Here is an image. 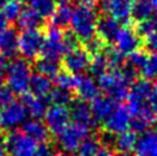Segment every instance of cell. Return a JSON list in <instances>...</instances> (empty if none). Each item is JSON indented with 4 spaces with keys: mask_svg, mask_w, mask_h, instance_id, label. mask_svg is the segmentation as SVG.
<instances>
[{
    "mask_svg": "<svg viewBox=\"0 0 157 156\" xmlns=\"http://www.w3.org/2000/svg\"><path fill=\"white\" fill-rule=\"evenodd\" d=\"M156 88H157V83H156Z\"/></svg>",
    "mask_w": 157,
    "mask_h": 156,
    "instance_id": "9f6ffc18",
    "label": "cell"
},
{
    "mask_svg": "<svg viewBox=\"0 0 157 156\" xmlns=\"http://www.w3.org/2000/svg\"><path fill=\"white\" fill-rule=\"evenodd\" d=\"M7 155V146H5V138L0 134V156Z\"/></svg>",
    "mask_w": 157,
    "mask_h": 156,
    "instance_id": "bcb514c9",
    "label": "cell"
},
{
    "mask_svg": "<svg viewBox=\"0 0 157 156\" xmlns=\"http://www.w3.org/2000/svg\"><path fill=\"white\" fill-rule=\"evenodd\" d=\"M78 81V74H71L68 72H60L56 76V85L63 88H68V90H75Z\"/></svg>",
    "mask_w": 157,
    "mask_h": 156,
    "instance_id": "e575fe53",
    "label": "cell"
},
{
    "mask_svg": "<svg viewBox=\"0 0 157 156\" xmlns=\"http://www.w3.org/2000/svg\"><path fill=\"white\" fill-rule=\"evenodd\" d=\"M90 72L91 74L95 77H100L103 76L106 70H108V61H106L105 57V53H104V49L100 53L94 55V57L91 59V64H90Z\"/></svg>",
    "mask_w": 157,
    "mask_h": 156,
    "instance_id": "d6a6232c",
    "label": "cell"
},
{
    "mask_svg": "<svg viewBox=\"0 0 157 156\" xmlns=\"http://www.w3.org/2000/svg\"><path fill=\"white\" fill-rule=\"evenodd\" d=\"M44 119L48 131L52 134H59L70 124L71 117L66 105H52L48 107Z\"/></svg>",
    "mask_w": 157,
    "mask_h": 156,
    "instance_id": "8fae6325",
    "label": "cell"
},
{
    "mask_svg": "<svg viewBox=\"0 0 157 156\" xmlns=\"http://www.w3.org/2000/svg\"><path fill=\"white\" fill-rule=\"evenodd\" d=\"M113 43L116 44L114 48L118 49L122 55H130L138 51L143 44V41L138 34L136 29L134 30L130 26H123L120 29Z\"/></svg>",
    "mask_w": 157,
    "mask_h": 156,
    "instance_id": "7c38bea8",
    "label": "cell"
},
{
    "mask_svg": "<svg viewBox=\"0 0 157 156\" xmlns=\"http://www.w3.org/2000/svg\"><path fill=\"white\" fill-rule=\"evenodd\" d=\"M47 99L53 105H68L73 100V94L68 88H63L57 86L56 88H52L51 92L48 94Z\"/></svg>",
    "mask_w": 157,
    "mask_h": 156,
    "instance_id": "f546056e",
    "label": "cell"
},
{
    "mask_svg": "<svg viewBox=\"0 0 157 156\" xmlns=\"http://www.w3.org/2000/svg\"><path fill=\"white\" fill-rule=\"evenodd\" d=\"M75 91L78 94V96H79V99L86 100V102H91V100L99 96L100 88L98 86V82H95L92 77L78 74Z\"/></svg>",
    "mask_w": 157,
    "mask_h": 156,
    "instance_id": "ffe728a7",
    "label": "cell"
},
{
    "mask_svg": "<svg viewBox=\"0 0 157 156\" xmlns=\"http://www.w3.org/2000/svg\"><path fill=\"white\" fill-rule=\"evenodd\" d=\"M24 133L33 138L35 142L46 143L49 138V131L44 122L39 119H31L24 122Z\"/></svg>",
    "mask_w": 157,
    "mask_h": 156,
    "instance_id": "cb8c5ba5",
    "label": "cell"
},
{
    "mask_svg": "<svg viewBox=\"0 0 157 156\" xmlns=\"http://www.w3.org/2000/svg\"><path fill=\"white\" fill-rule=\"evenodd\" d=\"M52 156H60V155H52Z\"/></svg>",
    "mask_w": 157,
    "mask_h": 156,
    "instance_id": "11a10c76",
    "label": "cell"
},
{
    "mask_svg": "<svg viewBox=\"0 0 157 156\" xmlns=\"http://www.w3.org/2000/svg\"><path fill=\"white\" fill-rule=\"evenodd\" d=\"M18 52V34L12 27L0 33V56L4 59L14 57Z\"/></svg>",
    "mask_w": 157,
    "mask_h": 156,
    "instance_id": "2e32d148",
    "label": "cell"
},
{
    "mask_svg": "<svg viewBox=\"0 0 157 156\" xmlns=\"http://www.w3.org/2000/svg\"><path fill=\"white\" fill-rule=\"evenodd\" d=\"M31 76V65L26 59H13L5 66V80L8 87L18 95L29 92Z\"/></svg>",
    "mask_w": 157,
    "mask_h": 156,
    "instance_id": "7a4b0ae2",
    "label": "cell"
},
{
    "mask_svg": "<svg viewBox=\"0 0 157 156\" xmlns=\"http://www.w3.org/2000/svg\"><path fill=\"white\" fill-rule=\"evenodd\" d=\"M22 104L25 105L27 113H30L33 119H39L44 117L48 109V99L42 96H35L31 92H26L22 95Z\"/></svg>",
    "mask_w": 157,
    "mask_h": 156,
    "instance_id": "e0dca14e",
    "label": "cell"
},
{
    "mask_svg": "<svg viewBox=\"0 0 157 156\" xmlns=\"http://www.w3.org/2000/svg\"><path fill=\"white\" fill-rule=\"evenodd\" d=\"M33 156H52V148L46 143H42L40 146H36V150Z\"/></svg>",
    "mask_w": 157,
    "mask_h": 156,
    "instance_id": "7bdbcfd3",
    "label": "cell"
},
{
    "mask_svg": "<svg viewBox=\"0 0 157 156\" xmlns=\"http://www.w3.org/2000/svg\"><path fill=\"white\" fill-rule=\"evenodd\" d=\"M55 2H59V3H61V4H68L70 0H55Z\"/></svg>",
    "mask_w": 157,
    "mask_h": 156,
    "instance_id": "f907efd6",
    "label": "cell"
},
{
    "mask_svg": "<svg viewBox=\"0 0 157 156\" xmlns=\"http://www.w3.org/2000/svg\"><path fill=\"white\" fill-rule=\"evenodd\" d=\"M64 68L68 73L81 74L90 68L91 64V55L85 48H74L64 56Z\"/></svg>",
    "mask_w": 157,
    "mask_h": 156,
    "instance_id": "4fadbf2b",
    "label": "cell"
},
{
    "mask_svg": "<svg viewBox=\"0 0 157 156\" xmlns=\"http://www.w3.org/2000/svg\"><path fill=\"white\" fill-rule=\"evenodd\" d=\"M136 31L139 35H143V37L149 34V33H157V14L147 21L140 22L136 27Z\"/></svg>",
    "mask_w": 157,
    "mask_h": 156,
    "instance_id": "f35d334b",
    "label": "cell"
},
{
    "mask_svg": "<svg viewBox=\"0 0 157 156\" xmlns=\"http://www.w3.org/2000/svg\"><path fill=\"white\" fill-rule=\"evenodd\" d=\"M153 92V86L148 80H139L134 81L131 87L128 88V105L127 108L130 111V115L134 116L139 112L145 105H148L149 98Z\"/></svg>",
    "mask_w": 157,
    "mask_h": 156,
    "instance_id": "5b68a950",
    "label": "cell"
},
{
    "mask_svg": "<svg viewBox=\"0 0 157 156\" xmlns=\"http://www.w3.org/2000/svg\"><path fill=\"white\" fill-rule=\"evenodd\" d=\"M0 126H2V124H0Z\"/></svg>",
    "mask_w": 157,
    "mask_h": 156,
    "instance_id": "6f0895ef",
    "label": "cell"
},
{
    "mask_svg": "<svg viewBox=\"0 0 157 156\" xmlns=\"http://www.w3.org/2000/svg\"><path fill=\"white\" fill-rule=\"evenodd\" d=\"M135 156H157V134L156 131H145L138 138L134 147Z\"/></svg>",
    "mask_w": 157,
    "mask_h": 156,
    "instance_id": "44dd1931",
    "label": "cell"
},
{
    "mask_svg": "<svg viewBox=\"0 0 157 156\" xmlns=\"http://www.w3.org/2000/svg\"><path fill=\"white\" fill-rule=\"evenodd\" d=\"M91 127L78 122H70L65 129L57 134V144L61 151L66 154L75 152L79 147L81 142L88 135V131Z\"/></svg>",
    "mask_w": 157,
    "mask_h": 156,
    "instance_id": "277c9868",
    "label": "cell"
},
{
    "mask_svg": "<svg viewBox=\"0 0 157 156\" xmlns=\"http://www.w3.org/2000/svg\"><path fill=\"white\" fill-rule=\"evenodd\" d=\"M95 156H114L113 154H112V151L109 148H106V147H104V148H100L99 151L96 152V155Z\"/></svg>",
    "mask_w": 157,
    "mask_h": 156,
    "instance_id": "c3c4849f",
    "label": "cell"
},
{
    "mask_svg": "<svg viewBox=\"0 0 157 156\" xmlns=\"http://www.w3.org/2000/svg\"><path fill=\"white\" fill-rule=\"evenodd\" d=\"M108 68L110 70H120L125 65V55H122L117 48H108L104 49Z\"/></svg>",
    "mask_w": 157,
    "mask_h": 156,
    "instance_id": "836d02e7",
    "label": "cell"
},
{
    "mask_svg": "<svg viewBox=\"0 0 157 156\" xmlns=\"http://www.w3.org/2000/svg\"><path fill=\"white\" fill-rule=\"evenodd\" d=\"M147 59H148V56H147V53L145 52H143V51H135V52H132V53H130L128 55V60H127V65H130L131 68H134L135 70H138L139 73L143 70V68H144V65H145V63H147Z\"/></svg>",
    "mask_w": 157,
    "mask_h": 156,
    "instance_id": "8d00e7d4",
    "label": "cell"
},
{
    "mask_svg": "<svg viewBox=\"0 0 157 156\" xmlns=\"http://www.w3.org/2000/svg\"><path fill=\"white\" fill-rule=\"evenodd\" d=\"M144 48L147 52L157 53V33H149L144 37Z\"/></svg>",
    "mask_w": 157,
    "mask_h": 156,
    "instance_id": "b9f144b4",
    "label": "cell"
},
{
    "mask_svg": "<svg viewBox=\"0 0 157 156\" xmlns=\"http://www.w3.org/2000/svg\"><path fill=\"white\" fill-rule=\"evenodd\" d=\"M118 156H131V155L130 154H120Z\"/></svg>",
    "mask_w": 157,
    "mask_h": 156,
    "instance_id": "f5cc1de1",
    "label": "cell"
},
{
    "mask_svg": "<svg viewBox=\"0 0 157 156\" xmlns=\"http://www.w3.org/2000/svg\"><path fill=\"white\" fill-rule=\"evenodd\" d=\"M22 10L21 3L17 0H7V3L3 5L2 12L5 16V18L8 21H16L18 18V16Z\"/></svg>",
    "mask_w": 157,
    "mask_h": 156,
    "instance_id": "d590c367",
    "label": "cell"
},
{
    "mask_svg": "<svg viewBox=\"0 0 157 156\" xmlns=\"http://www.w3.org/2000/svg\"><path fill=\"white\" fill-rule=\"evenodd\" d=\"M27 111L21 102H13L4 107L0 112V124L4 129L13 130L26 121Z\"/></svg>",
    "mask_w": 157,
    "mask_h": 156,
    "instance_id": "30bf717a",
    "label": "cell"
},
{
    "mask_svg": "<svg viewBox=\"0 0 157 156\" xmlns=\"http://www.w3.org/2000/svg\"><path fill=\"white\" fill-rule=\"evenodd\" d=\"M117 102L109 96H98L94 100H91V113L95 121H104L108 117L112 111L117 107Z\"/></svg>",
    "mask_w": 157,
    "mask_h": 156,
    "instance_id": "d6986e66",
    "label": "cell"
},
{
    "mask_svg": "<svg viewBox=\"0 0 157 156\" xmlns=\"http://www.w3.org/2000/svg\"><path fill=\"white\" fill-rule=\"evenodd\" d=\"M14 100V92L8 86H0V108L7 107Z\"/></svg>",
    "mask_w": 157,
    "mask_h": 156,
    "instance_id": "60d3db41",
    "label": "cell"
},
{
    "mask_svg": "<svg viewBox=\"0 0 157 156\" xmlns=\"http://www.w3.org/2000/svg\"><path fill=\"white\" fill-rule=\"evenodd\" d=\"M134 0H101V10L116 20L127 21L131 17Z\"/></svg>",
    "mask_w": 157,
    "mask_h": 156,
    "instance_id": "5bb4252c",
    "label": "cell"
},
{
    "mask_svg": "<svg viewBox=\"0 0 157 156\" xmlns=\"http://www.w3.org/2000/svg\"><path fill=\"white\" fill-rule=\"evenodd\" d=\"M44 35L40 30H24L18 35V52L26 60L35 59L42 51Z\"/></svg>",
    "mask_w": 157,
    "mask_h": 156,
    "instance_id": "ba28073f",
    "label": "cell"
},
{
    "mask_svg": "<svg viewBox=\"0 0 157 156\" xmlns=\"http://www.w3.org/2000/svg\"><path fill=\"white\" fill-rule=\"evenodd\" d=\"M17 25L22 30H40L44 25V18L40 17L33 8H25L18 16Z\"/></svg>",
    "mask_w": 157,
    "mask_h": 156,
    "instance_id": "603a6c76",
    "label": "cell"
},
{
    "mask_svg": "<svg viewBox=\"0 0 157 156\" xmlns=\"http://www.w3.org/2000/svg\"><path fill=\"white\" fill-rule=\"evenodd\" d=\"M5 66H7L5 59L0 56V86H3V82L5 80Z\"/></svg>",
    "mask_w": 157,
    "mask_h": 156,
    "instance_id": "f6af8a7d",
    "label": "cell"
},
{
    "mask_svg": "<svg viewBox=\"0 0 157 156\" xmlns=\"http://www.w3.org/2000/svg\"><path fill=\"white\" fill-rule=\"evenodd\" d=\"M155 8L151 5L147 0H134L131 8V17L136 22H144L149 20L153 14Z\"/></svg>",
    "mask_w": 157,
    "mask_h": 156,
    "instance_id": "83f0119b",
    "label": "cell"
},
{
    "mask_svg": "<svg viewBox=\"0 0 157 156\" xmlns=\"http://www.w3.org/2000/svg\"><path fill=\"white\" fill-rule=\"evenodd\" d=\"M70 117L73 119L74 122L78 124H83L88 127H91L92 124L95 122L91 109H90V105L86 103V100L82 99H73L70 103Z\"/></svg>",
    "mask_w": 157,
    "mask_h": 156,
    "instance_id": "ac0fdd59",
    "label": "cell"
},
{
    "mask_svg": "<svg viewBox=\"0 0 157 156\" xmlns=\"http://www.w3.org/2000/svg\"><path fill=\"white\" fill-rule=\"evenodd\" d=\"M136 141H138L136 133L132 130H126V131L114 135L113 148H116L117 151H120V154H128L135 147Z\"/></svg>",
    "mask_w": 157,
    "mask_h": 156,
    "instance_id": "d4e9b609",
    "label": "cell"
},
{
    "mask_svg": "<svg viewBox=\"0 0 157 156\" xmlns=\"http://www.w3.org/2000/svg\"><path fill=\"white\" fill-rule=\"evenodd\" d=\"M42 56L59 60L61 56L68 53L64 44V31L60 27L51 25L47 30V37L44 38V43L42 47Z\"/></svg>",
    "mask_w": 157,
    "mask_h": 156,
    "instance_id": "8992f818",
    "label": "cell"
},
{
    "mask_svg": "<svg viewBox=\"0 0 157 156\" xmlns=\"http://www.w3.org/2000/svg\"><path fill=\"white\" fill-rule=\"evenodd\" d=\"M7 25H8V20L5 18V16L3 14L2 10H0V33L4 29H7Z\"/></svg>",
    "mask_w": 157,
    "mask_h": 156,
    "instance_id": "7dc6e473",
    "label": "cell"
},
{
    "mask_svg": "<svg viewBox=\"0 0 157 156\" xmlns=\"http://www.w3.org/2000/svg\"><path fill=\"white\" fill-rule=\"evenodd\" d=\"M29 90L33 95L35 96H42V98H47L48 94L52 90V82L51 78H48L46 76L42 74H33L31 80H30V86Z\"/></svg>",
    "mask_w": 157,
    "mask_h": 156,
    "instance_id": "484cf974",
    "label": "cell"
},
{
    "mask_svg": "<svg viewBox=\"0 0 157 156\" xmlns=\"http://www.w3.org/2000/svg\"><path fill=\"white\" fill-rule=\"evenodd\" d=\"M131 115L126 105H117L112 113L103 121V126L106 133L120 134L130 129Z\"/></svg>",
    "mask_w": 157,
    "mask_h": 156,
    "instance_id": "9c48e42d",
    "label": "cell"
},
{
    "mask_svg": "<svg viewBox=\"0 0 157 156\" xmlns=\"http://www.w3.org/2000/svg\"><path fill=\"white\" fill-rule=\"evenodd\" d=\"M142 74L145 77V80L157 78V53H152L151 56H148L147 63L142 70Z\"/></svg>",
    "mask_w": 157,
    "mask_h": 156,
    "instance_id": "74e56055",
    "label": "cell"
},
{
    "mask_svg": "<svg viewBox=\"0 0 157 156\" xmlns=\"http://www.w3.org/2000/svg\"><path fill=\"white\" fill-rule=\"evenodd\" d=\"M77 2H78V3H81L82 5H91V7H92L94 4L99 3L100 0H77Z\"/></svg>",
    "mask_w": 157,
    "mask_h": 156,
    "instance_id": "681fc988",
    "label": "cell"
},
{
    "mask_svg": "<svg viewBox=\"0 0 157 156\" xmlns=\"http://www.w3.org/2000/svg\"><path fill=\"white\" fill-rule=\"evenodd\" d=\"M30 8L43 18H51L56 10V2L55 0H30Z\"/></svg>",
    "mask_w": 157,
    "mask_h": 156,
    "instance_id": "4dcf8cb0",
    "label": "cell"
},
{
    "mask_svg": "<svg viewBox=\"0 0 157 156\" xmlns=\"http://www.w3.org/2000/svg\"><path fill=\"white\" fill-rule=\"evenodd\" d=\"M17 2H20V3H26V2H30V0H17Z\"/></svg>",
    "mask_w": 157,
    "mask_h": 156,
    "instance_id": "db71d44e",
    "label": "cell"
},
{
    "mask_svg": "<svg viewBox=\"0 0 157 156\" xmlns=\"http://www.w3.org/2000/svg\"><path fill=\"white\" fill-rule=\"evenodd\" d=\"M5 3H7V0H0V9L3 8V5H4Z\"/></svg>",
    "mask_w": 157,
    "mask_h": 156,
    "instance_id": "816d5d0a",
    "label": "cell"
},
{
    "mask_svg": "<svg viewBox=\"0 0 157 156\" xmlns=\"http://www.w3.org/2000/svg\"><path fill=\"white\" fill-rule=\"evenodd\" d=\"M100 146H101V143H100V139L98 137L87 135L81 142L79 147L77 150L78 156H95L100 150Z\"/></svg>",
    "mask_w": 157,
    "mask_h": 156,
    "instance_id": "1f68e13d",
    "label": "cell"
},
{
    "mask_svg": "<svg viewBox=\"0 0 157 156\" xmlns=\"http://www.w3.org/2000/svg\"><path fill=\"white\" fill-rule=\"evenodd\" d=\"M153 121H155V112L148 104L144 108L140 109L139 112H136L134 116H131L130 127L136 134L138 133H145L149 129V126L152 125Z\"/></svg>",
    "mask_w": 157,
    "mask_h": 156,
    "instance_id": "7402d4cb",
    "label": "cell"
},
{
    "mask_svg": "<svg viewBox=\"0 0 157 156\" xmlns=\"http://www.w3.org/2000/svg\"><path fill=\"white\" fill-rule=\"evenodd\" d=\"M148 104H149V107L152 108L153 112L157 113V88L156 87L153 88V92H152V95H151V98H149Z\"/></svg>",
    "mask_w": 157,
    "mask_h": 156,
    "instance_id": "ee69618b",
    "label": "cell"
},
{
    "mask_svg": "<svg viewBox=\"0 0 157 156\" xmlns=\"http://www.w3.org/2000/svg\"><path fill=\"white\" fill-rule=\"evenodd\" d=\"M98 20V10L95 8H92L91 5H79L73 9V16L70 20L71 31L79 41L86 42L90 38L95 37Z\"/></svg>",
    "mask_w": 157,
    "mask_h": 156,
    "instance_id": "6da1fadb",
    "label": "cell"
},
{
    "mask_svg": "<svg viewBox=\"0 0 157 156\" xmlns=\"http://www.w3.org/2000/svg\"><path fill=\"white\" fill-rule=\"evenodd\" d=\"M71 16H73V8L70 7V5L69 4H61L59 8H56L55 13L51 17L52 25L63 29V27L68 26L70 24Z\"/></svg>",
    "mask_w": 157,
    "mask_h": 156,
    "instance_id": "f1b7e54d",
    "label": "cell"
},
{
    "mask_svg": "<svg viewBox=\"0 0 157 156\" xmlns=\"http://www.w3.org/2000/svg\"><path fill=\"white\" fill-rule=\"evenodd\" d=\"M104 42L100 39L99 37H92L90 38L88 41L85 42V49L90 53V55H96V53H100L104 49Z\"/></svg>",
    "mask_w": 157,
    "mask_h": 156,
    "instance_id": "ab89813d",
    "label": "cell"
},
{
    "mask_svg": "<svg viewBox=\"0 0 157 156\" xmlns=\"http://www.w3.org/2000/svg\"><path fill=\"white\" fill-rule=\"evenodd\" d=\"M128 83L130 82L122 76L120 70H110L99 77L98 86L104 91V94H106V96L116 102H121L128 95Z\"/></svg>",
    "mask_w": 157,
    "mask_h": 156,
    "instance_id": "3957f363",
    "label": "cell"
},
{
    "mask_svg": "<svg viewBox=\"0 0 157 156\" xmlns=\"http://www.w3.org/2000/svg\"><path fill=\"white\" fill-rule=\"evenodd\" d=\"M121 27L122 26L118 20L110 17V16H105V17L98 20L96 34L104 43H112L114 42Z\"/></svg>",
    "mask_w": 157,
    "mask_h": 156,
    "instance_id": "9a60e30c",
    "label": "cell"
},
{
    "mask_svg": "<svg viewBox=\"0 0 157 156\" xmlns=\"http://www.w3.org/2000/svg\"><path fill=\"white\" fill-rule=\"evenodd\" d=\"M35 69L42 76H46L48 78H56V76L61 72V64L59 60L42 56L35 61Z\"/></svg>",
    "mask_w": 157,
    "mask_h": 156,
    "instance_id": "4316f807",
    "label": "cell"
},
{
    "mask_svg": "<svg viewBox=\"0 0 157 156\" xmlns=\"http://www.w3.org/2000/svg\"><path fill=\"white\" fill-rule=\"evenodd\" d=\"M5 146L9 156H33L36 142L24 131H12L5 139Z\"/></svg>",
    "mask_w": 157,
    "mask_h": 156,
    "instance_id": "52a82bcc",
    "label": "cell"
}]
</instances>
